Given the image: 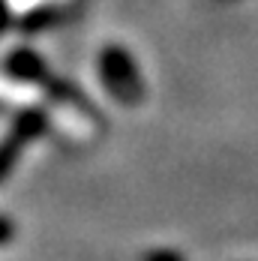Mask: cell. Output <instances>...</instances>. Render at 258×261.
<instances>
[{
  "mask_svg": "<svg viewBox=\"0 0 258 261\" xmlns=\"http://www.w3.org/2000/svg\"><path fill=\"white\" fill-rule=\"evenodd\" d=\"M99 66H102V81L108 84V90H111L114 96L129 99V102H135V99L141 96L138 72H135L132 60H129L120 48H108V51H102V63H99Z\"/></svg>",
  "mask_w": 258,
  "mask_h": 261,
  "instance_id": "6da1fadb",
  "label": "cell"
},
{
  "mask_svg": "<svg viewBox=\"0 0 258 261\" xmlns=\"http://www.w3.org/2000/svg\"><path fill=\"white\" fill-rule=\"evenodd\" d=\"M54 0H6V12H15V15H39L42 9H51ZM63 3V0H57Z\"/></svg>",
  "mask_w": 258,
  "mask_h": 261,
  "instance_id": "3957f363",
  "label": "cell"
},
{
  "mask_svg": "<svg viewBox=\"0 0 258 261\" xmlns=\"http://www.w3.org/2000/svg\"><path fill=\"white\" fill-rule=\"evenodd\" d=\"M39 129H42V126H39V117H24V120H18L15 132H12L6 141H0V177H6V171L12 168V162L18 156L21 144H24L27 138H36Z\"/></svg>",
  "mask_w": 258,
  "mask_h": 261,
  "instance_id": "7a4b0ae2",
  "label": "cell"
},
{
  "mask_svg": "<svg viewBox=\"0 0 258 261\" xmlns=\"http://www.w3.org/2000/svg\"><path fill=\"white\" fill-rule=\"evenodd\" d=\"M144 261H183L177 252H162V249H156V252H150Z\"/></svg>",
  "mask_w": 258,
  "mask_h": 261,
  "instance_id": "277c9868",
  "label": "cell"
}]
</instances>
